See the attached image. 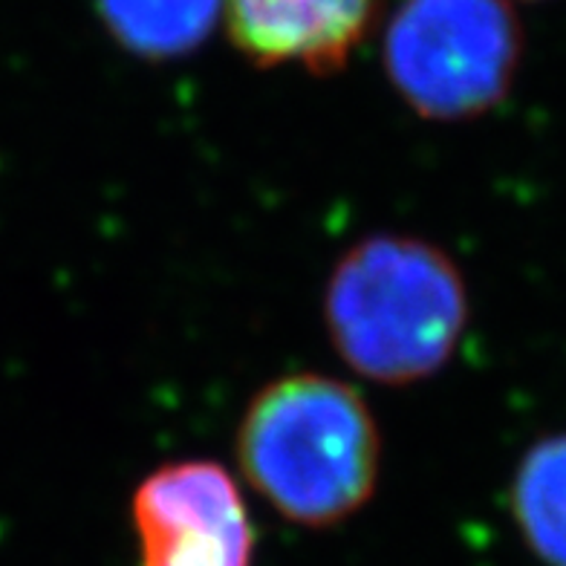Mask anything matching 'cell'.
<instances>
[{
  "label": "cell",
  "instance_id": "cell-6",
  "mask_svg": "<svg viewBox=\"0 0 566 566\" xmlns=\"http://www.w3.org/2000/svg\"><path fill=\"white\" fill-rule=\"evenodd\" d=\"M512 517L537 560L566 566V431L523 454L512 480Z\"/></svg>",
  "mask_w": 566,
  "mask_h": 566
},
{
  "label": "cell",
  "instance_id": "cell-1",
  "mask_svg": "<svg viewBox=\"0 0 566 566\" xmlns=\"http://www.w3.org/2000/svg\"><path fill=\"white\" fill-rule=\"evenodd\" d=\"M247 483L301 526H336L365 506L381 469L379 422L342 379L295 373L249 402L238 428Z\"/></svg>",
  "mask_w": 566,
  "mask_h": 566
},
{
  "label": "cell",
  "instance_id": "cell-7",
  "mask_svg": "<svg viewBox=\"0 0 566 566\" xmlns=\"http://www.w3.org/2000/svg\"><path fill=\"white\" fill-rule=\"evenodd\" d=\"M111 35L142 59H177L209 38L223 0H98Z\"/></svg>",
  "mask_w": 566,
  "mask_h": 566
},
{
  "label": "cell",
  "instance_id": "cell-4",
  "mask_svg": "<svg viewBox=\"0 0 566 566\" xmlns=\"http://www.w3.org/2000/svg\"><path fill=\"white\" fill-rule=\"evenodd\" d=\"M139 566H252L254 530L220 462H171L142 480L130 503Z\"/></svg>",
  "mask_w": 566,
  "mask_h": 566
},
{
  "label": "cell",
  "instance_id": "cell-2",
  "mask_svg": "<svg viewBox=\"0 0 566 566\" xmlns=\"http://www.w3.org/2000/svg\"><path fill=\"white\" fill-rule=\"evenodd\" d=\"M338 356L381 385H413L440 373L469 324V292L457 263L428 240L376 234L336 263L324 298Z\"/></svg>",
  "mask_w": 566,
  "mask_h": 566
},
{
  "label": "cell",
  "instance_id": "cell-5",
  "mask_svg": "<svg viewBox=\"0 0 566 566\" xmlns=\"http://www.w3.org/2000/svg\"><path fill=\"white\" fill-rule=\"evenodd\" d=\"M376 0H223L229 35L258 67L298 64L333 75L373 23Z\"/></svg>",
  "mask_w": 566,
  "mask_h": 566
},
{
  "label": "cell",
  "instance_id": "cell-3",
  "mask_svg": "<svg viewBox=\"0 0 566 566\" xmlns=\"http://www.w3.org/2000/svg\"><path fill=\"white\" fill-rule=\"evenodd\" d=\"M521 55V21L506 0H405L385 35L390 84L433 122L494 111Z\"/></svg>",
  "mask_w": 566,
  "mask_h": 566
}]
</instances>
